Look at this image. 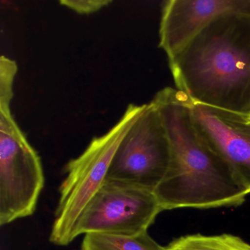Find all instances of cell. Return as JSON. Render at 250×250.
I'll list each match as a JSON object with an SVG mask.
<instances>
[{"instance_id":"9","label":"cell","mask_w":250,"mask_h":250,"mask_svg":"<svg viewBox=\"0 0 250 250\" xmlns=\"http://www.w3.org/2000/svg\"><path fill=\"white\" fill-rule=\"evenodd\" d=\"M82 250H167L147 232L136 235L89 233L84 235Z\"/></svg>"},{"instance_id":"11","label":"cell","mask_w":250,"mask_h":250,"mask_svg":"<svg viewBox=\"0 0 250 250\" xmlns=\"http://www.w3.org/2000/svg\"><path fill=\"white\" fill-rule=\"evenodd\" d=\"M18 71L17 62L5 56L0 58V107H11L14 96V79Z\"/></svg>"},{"instance_id":"4","label":"cell","mask_w":250,"mask_h":250,"mask_svg":"<svg viewBox=\"0 0 250 250\" xmlns=\"http://www.w3.org/2000/svg\"><path fill=\"white\" fill-rule=\"evenodd\" d=\"M44 184L40 156L11 109L0 108V225L32 216Z\"/></svg>"},{"instance_id":"5","label":"cell","mask_w":250,"mask_h":250,"mask_svg":"<svg viewBox=\"0 0 250 250\" xmlns=\"http://www.w3.org/2000/svg\"><path fill=\"white\" fill-rule=\"evenodd\" d=\"M171 162L169 138L151 102L121 140L111 162L106 181L153 192Z\"/></svg>"},{"instance_id":"10","label":"cell","mask_w":250,"mask_h":250,"mask_svg":"<svg viewBox=\"0 0 250 250\" xmlns=\"http://www.w3.org/2000/svg\"><path fill=\"white\" fill-rule=\"evenodd\" d=\"M166 248L167 250H250V244L231 234H194L180 237Z\"/></svg>"},{"instance_id":"8","label":"cell","mask_w":250,"mask_h":250,"mask_svg":"<svg viewBox=\"0 0 250 250\" xmlns=\"http://www.w3.org/2000/svg\"><path fill=\"white\" fill-rule=\"evenodd\" d=\"M228 12L250 14V0H169L162 6L159 47L168 59L213 20Z\"/></svg>"},{"instance_id":"7","label":"cell","mask_w":250,"mask_h":250,"mask_svg":"<svg viewBox=\"0 0 250 250\" xmlns=\"http://www.w3.org/2000/svg\"><path fill=\"white\" fill-rule=\"evenodd\" d=\"M190 107L200 137L250 194V115L196 104L191 100Z\"/></svg>"},{"instance_id":"3","label":"cell","mask_w":250,"mask_h":250,"mask_svg":"<svg viewBox=\"0 0 250 250\" xmlns=\"http://www.w3.org/2000/svg\"><path fill=\"white\" fill-rule=\"evenodd\" d=\"M146 104H131L106 134L95 137L87 148L65 167L66 177L60 187V199L51 230L52 244L67 246L76 238L79 220L95 194L106 181L115 152Z\"/></svg>"},{"instance_id":"1","label":"cell","mask_w":250,"mask_h":250,"mask_svg":"<svg viewBox=\"0 0 250 250\" xmlns=\"http://www.w3.org/2000/svg\"><path fill=\"white\" fill-rule=\"evenodd\" d=\"M150 102L160 115L171 147L169 169L153 191L162 211L243 204L245 190L197 132L187 95L165 87Z\"/></svg>"},{"instance_id":"2","label":"cell","mask_w":250,"mask_h":250,"mask_svg":"<svg viewBox=\"0 0 250 250\" xmlns=\"http://www.w3.org/2000/svg\"><path fill=\"white\" fill-rule=\"evenodd\" d=\"M168 64L193 103L250 115V14L216 17Z\"/></svg>"},{"instance_id":"12","label":"cell","mask_w":250,"mask_h":250,"mask_svg":"<svg viewBox=\"0 0 250 250\" xmlns=\"http://www.w3.org/2000/svg\"><path fill=\"white\" fill-rule=\"evenodd\" d=\"M112 2L109 0H62L60 4L80 15H90Z\"/></svg>"},{"instance_id":"6","label":"cell","mask_w":250,"mask_h":250,"mask_svg":"<svg viewBox=\"0 0 250 250\" xmlns=\"http://www.w3.org/2000/svg\"><path fill=\"white\" fill-rule=\"evenodd\" d=\"M162 211L152 191L106 181L80 217L76 238L83 234L147 232Z\"/></svg>"}]
</instances>
